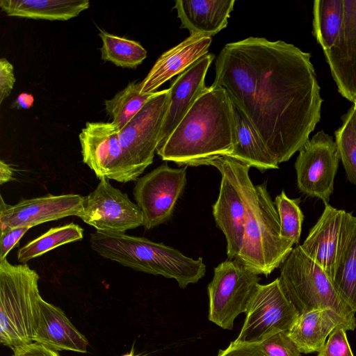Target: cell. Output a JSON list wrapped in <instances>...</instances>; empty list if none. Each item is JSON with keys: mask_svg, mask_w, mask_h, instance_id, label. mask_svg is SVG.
<instances>
[{"mask_svg": "<svg viewBox=\"0 0 356 356\" xmlns=\"http://www.w3.org/2000/svg\"><path fill=\"white\" fill-rule=\"evenodd\" d=\"M215 70L213 84L224 89L278 164L309 139L323 103L309 53L282 40L249 37L226 44Z\"/></svg>", "mask_w": 356, "mask_h": 356, "instance_id": "obj_1", "label": "cell"}, {"mask_svg": "<svg viewBox=\"0 0 356 356\" xmlns=\"http://www.w3.org/2000/svg\"><path fill=\"white\" fill-rule=\"evenodd\" d=\"M234 140V106L222 88L207 87L167 140L157 147L163 161L198 166L231 152Z\"/></svg>", "mask_w": 356, "mask_h": 356, "instance_id": "obj_2", "label": "cell"}, {"mask_svg": "<svg viewBox=\"0 0 356 356\" xmlns=\"http://www.w3.org/2000/svg\"><path fill=\"white\" fill-rule=\"evenodd\" d=\"M231 159L247 214L242 247L235 259L252 273L267 276L282 266L293 243L280 236L278 213L266 184L254 185L250 168Z\"/></svg>", "mask_w": 356, "mask_h": 356, "instance_id": "obj_3", "label": "cell"}, {"mask_svg": "<svg viewBox=\"0 0 356 356\" xmlns=\"http://www.w3.org/2000/svg\"><path fill=\"white\" fill-rule=\"evenodd\" d=\"M90 243L105 259L137 271L175 279L182 289L197 282L206 273L202 257L194 259L145 237L96 231L90 234Z\"/></svg>", "mask_w": 356, "mask_h": 356, "instance_id": "obj_4", "label": "cell"}, {"mask_svg": "<svg viewBox=\"0 0 356 356\" xmlns=\"http://www.w3.org/2000/svg\"><path fill=\"white\" fill-rule=\"evenodd\" d=\"M38 281L27 264L0 261V341L13 350L34 342L42 298Z\"/></svg>", "mask_w": 356, "mask_h": 356, "instance_id": "obj_5", "label": "cell"}, {"mask_svg": "<svg viewBox=\"0 0 356 356\" xmlns=\"http://www.w3.org/2000/svg\"><path fill=\"white\" fill-rule=\"evenodd\" d=\"M285 295L300 314L330 308L356 325L352 308L335 289L323 269L302 250L293 248L282 264L278 277Z\"/></svg>", "mask_w": 356, "mask_h": 356, "instance_id": "obj_6", "label": "cell"}, {"mask_svg": "<svg viewBox=\"0 0 356 356\" xmlns=\"http://www.w3.org/2000/svg\"><path fill=\"white\" fill-rule=\"evenodd\" d=\"M261 278L236 259H228L214 268L208 285V318L225 330H232L235 318L245 313Z\"/></svg>", "mask_w": 356, "mask_h": 356, "instance_id": "obj_7", "label": "cell"}, {"mask_svg": "<svg viewBox=\"0 0 356 356\" xmlns=\"http://www.w3.org/2000/svg\"><path fill=\"white\" fill-rule=\"evenodd\" d=\"M300 313L283 291L279 278L259 284L245 312L236 343L259 344L270 336L288 331Z\"/></svg>", "mask_w": 356, "mask_h": 356, "instance_id": "obj_8", "label": "cell"}, {"mask_svg": "<svg viewBox=\"0 0 356 356\" xmlns=\"http://www.w3.org/2000/svg\"><path fill=\"white\" fill-rule=\"evenodd\" d=\"M119 132L113 122H88L79 137L83 161L98 179L127 183L139 176L124 153Z\"/></svg>", "mask_w": 356, "mask_h": 356, "instance_id": "obj_9", "label": "cell"}, {"mask_svg": "<svg viewBox=\"0 0 356 356\" xmlns=\"http://www.w3.org/2000/svg\"><path fill=\"white\" fill-rule=\"evenodd\" d=\"M170 89L157 91L119 132L127 158L140 176L152 163L169 106Z\"/></svg>", "mask_w": 356, "mask_h": 356, "instance_id": "obj_10", "label": "cell"}, {"mask_svg": "<svg viewBox=\"0 0 356 356\" xmlns=\"http://www.w3.org/2000/svg\"><path fill=\"white\" fill-rule=\"evenodd\" d=\"M356 217L329 204L300 247L332 282L351 240Z\"/></svg>", "mask_w": 356, "mask_h": 356, "instance_id": "obj_11", "label": "cell"}, {"mask_svg": "<svg viewBox=\"0 0 356 356\" xmlns=\"http://www.w3.org/2000/svg\"><path fill=\"white\" fill-rule=\"evenodd\" d=\"M295 162L297 186L303 194L327 204L334 191L340 161L335 140L323 130L318 131L298 151Z\"/></svg>", "mask_w": 356, "mask_h": 356, "instance_id": "obj_12", "label": "cell"}, {"mask_svg": "<svg viewBox=\"0 0 356 356\" xmlns=\"http://www.w3.org/2000/svg\"><path fill=\"white\" fill-rule=\"evenodd\" d=\"M186 184V166L173 168L163 164L137 179L133 193L147 229L170 219Z\"/></svg>", "mask_w": 356, "mask_h": 356, "instance_id": "obj_13", "label": "cell"}, {"mask_svg": "<svg viewBox=\"0 0 356 356\" xmlns=\"http://www.w3.org/2000/svg\"><path fill=\"white\" fill-rule=\"evenodd\" d=\"M78 217L97 232L104 233L124 234L143 225L138 205L106 177L101 178L96 188L85 196Z\"/></svg>", "mask_w": 356, "mask_h": 356, "instance_id": "obj_14", "label": "cell"}, {"mask_svg": "<svg viewBox=\"0 0 356 356\" xmlns=\"http://www.w3.org/2000/svg\"><path fill=\"white\" fill-rule=\"evenodd\" d=\"M221 175L218 199L213 205V215L227 241L229 259H235L242 247L246 222V206L235 175L231 157H216L209 161Z\"/></svg>", "mask_w": 356, "mask_h": 356, "instance_id": "obj_15", "label": "cell"}, {"mask_svg": "<svg viewBox=\"0 0 356 356\" xmlns=\"http://www.w3.org/2000/svg\"><path fill=\"white\" fill-rule=\"evenodd\" d=\"M85 196L78 194L47 195L22 199L14 205L0 197V230L18 227H32L67 216H79Z\"/></svg>", "mask_w": 356, "mask_h": 356, "instance_id": "obj_16", "label": "cell"}, {"mask_svg": "<svg viewBox=\"0 0 356 356\" xmlns=\"http://www.w3.org/2000/svg\"><path fill=\"white\" fill-rule=\"evenodd\" d=\"M344 18L339 35L324 54L340 94L356 102V0H343Z\"/></svg>", "mask_w": 356, "mask_h": 356, "instance_id": "obj_17", "label": "cell"}, {"mask_svg": "<svg viewBox=\"0 0 356 356\" xmlns=\"http://www.w3.org/2000/svg\"><path fill=\"white\" fill-rule=\"evenodd\" d=\"M213 58V54H207L179 74L172 82L169 88V106L158 147L170 136L196 99L207 87L205 77Z\"/></svg>", "mask_w": 356, "mask_h": 356, "instance_id": "obj_18", "label": "cell"}, {"mask_svg": "<svg viewBox=\"0 0 356 356\" xmlns=\"http://www.w3.org/2000/svg\"><path fill=\"white\" fill-rule=\"evenodd\" d=\"M212 37L191 34L184 40L162 54L140 82V92H156L168 80L181 74L196 61L209 54Z\"/></svg>", "mask_w": 356, "mask_h": 356, "instance_id": "obj_19", "label": "cell"}, {"mask_svg": "<svg viewBox=\"0 0 356 356\" xmlns=\"http://www.w3.org/2000/svg\"><path fill=\"white\" fill-rule=\"evenodd\" d=\"M339 327L346 331L356 328L333 309H318L300 314L287 334L301 353H318Z\"/></svg>", "mask_w": 356, "mask_h": 356, "instance_id": "obj_20", "label": "cell"}, {"mask_svg": "<svg viewBox=\"0 0 356 356\" xmlns=\"http://www.w3.org/2000/svg\"><path fill=\"white\" fill-rule=\"evenodd\" d=\"M53 350L87 353L88 341L70 322L63 311L42 298L40 316L34 339Z\"/></svg>", "mask_w": 356, "mask_h": 356, "instance_id": "obj_21", "label": "cell"}, {"mask_svg": "<svg viewBox=\"0 0 356 356\" xmlns=\"http://www.w3.org/2000/svg\"><path fill=\"white\" fill-rule=\"evenodd\" d=\"M235 0H177L174 8L181 28L191 34L213 36L225 29Z\"/></svg>", "mask_w": 356, "mask_h": 356, "instance_id": "obj_22", "label": "cell"}, {"mask_svg": "<svg viewBox=\"0 0 356 356\" xmlns=\"http://www.w3.org/2000/svg\"><path fill=\"white\" fill-rule=\"evenodd\" d=\"M90 6L88 0H1L8 16L47 20H68Z\"/></svg>", "mask_w": 356, "mask_h": 356, "instance_id": "obj_23", "label": "cell"}, {"mask_svg": "<svg viewBox=\"0 0 356 356\" xmlns=\"http://www.w3.org/2000/svg\"><path fill=\"white\" fill-rule=\"evenodd\" d=\"M234 140L227 156L233 158L250 168L264 172L277 169L279 164L271 156L255 130L234 106Z\"/></svg>", "mask_w": 356, "mask_h": 356, "instance_id": "obj_24", "label": "cell"}, {"mask_svg": "<svg viewBox=\"0 0 356 356\" xmlns=\"http://www.w3.org/2000/svg\"><path fill=\"white\" fill-rule=\"evenodd\" d=\"M313 15V35L324 52L334 45L341 30L343 0H316Z\"/></svg>", "mask_w": 356, "mask_h": 356, "instance_id": "obj_25", "label": "cell"}, {"mask_svg": "<svg viewBox=\"0 0 356 356\" xmlns=\"http://www.w3.org/2000/svg\"><path fill=\"white\" fill-rule=\"evenodd\" d=\"M83 238V228L73 222L52 227L19 248L17 260L22 264H26L30 260L54 248L81 241Z\"/></svg>", "mask_w": 356, "mask_h": 356, "instance_id": "obj_26", "label": "cell"}, {"mask_svg": "<svg viewBox=\"0 0 356 356\" xmlns=\"http://www.w3.org/2000/svg\"><path fill=\"white\" fill-rule=\"evenodd\" d=\"M156 92L141 93L140 82H130L113 98L104 101L106 111L112 118V122L121 130Z\"/></svg>", "mask_w": 356, "mask_h": 356, "instance_id": "obj_27", "label": "cell"}, {"mask_svg": "<svg viewBox=\"0 0 356 356\" xmlns=\"http://www.w3.org/2000/svg\"><path fill=\"white\" fill-rule=\"evenodd\" d=\"M99 35L102 40V59L121 67L135 68L147 57V51L138 42L104 31Z\"/></svg>", "mask_w": 356, "mask_h": 356, "instance_id": "obj_28", "label": "cell"}, {"mask_svg": "<svg viewBox=\"0 0 356 356\" xmlns=\"http://www.w3.org/2000/svg\"><path fill=\"white\" fill-rule=\"evenodd\" d=\"M341 126L335 131L340 160L348 180L356 186V107L355 104L342 118Z\"/></svg>", "mask_w": 356, "mask_h": 356, "instance_id": "obj_29", "label": "cell"}, {"mask_svg": "<svg viewBox=\"0 0 356 356\" xmlns=\"http://www.w3.org/2000/svg\"><path fill=\"white\" fill-rule=\"evenodd\" d=\"M332 283L340 296L356 313V225Z\"/></svg>", "mask_w": 356, "mask_h": 356, "instance_id": "obj_30", "label": "cell"}, {"mask_svg": "<svg viewBox=\"0 0 356 356\" xmlns=\"http://www.w3.org/2000/svg\"><path fill=\"white\" fill-rule=\"evenodd\" d=\"M300 200L291 199L284 191L276 196L275 205L280 224V236L282 238L298 244L302 232L304 215L299 206Z\"/></svg>", "mask_w": 356, "mask_h": 356, "instance_id": "obj_31", "label": "cell"}, {"mask_svg": "<svg viewBox=\"0 0 356 356\" xmlns=\"http://www.w3.org/2000/svg\"><path fill=\"white\" fill-rule=\"evenodd\" d=\"M259 345L267 356H300L301 354L287 331L277 332Z\"/></svg>", "mask_w": 356, "mask_h": 356, "instance_id": "obj_32", "label": "cell"}, {"mask_svg": "<svg viewBox=\"0 0 356 356\" xmlns=\"http://www.w3.org/2000/svg\"><path fill=\"white\" fill-rule=\"evenodd\" d=\"M317 356H354L347 339L346 330L342 327H337Z\"/></svg>", "mask_w": 356, "mask_h": 356, "instance_id": "obj_33", "label": "cell"}, {"mask_svg": "<svg viewBox=\"0 0 356 356\" xmlns=\"http://www.w3.org/2000/svg\"><path fill=\"white\" fill-rule=\"evenodd\" d=\"M29 229V227H18L0 230V261L6 259L9 252Z\"/></svg>", "mask_w": 356, "mask_h": 356, "instance_id": "obj_34", "label": "cell"}, {"mask_svg": "<svg viewBox=\"0 0 356 356\" xmlns=\"http://www.w3.org/2000/svg\"><path fill=\"white\" fill-rule=\"evenodd\" d=\"M15 78L13 65L5 58L0 59V104L10 94Z\"/></svg>", "mask_w": 356, "mask_h": 356, "instance_id": "obj_35", "label": "cell"}, {"mask_svg": "<svg viewBox=\"0 0 356 356\" xmlns=\"http://www.w3.org/2000/svg\"><path fill=\"white\" fill-rule=\"evenodd\" d=\"M217 356H267L259 344L231 342L228 347L220 350Z\"/></svg>", "mask_w": 356, "mask_h": 356, "instance_id": "obj_36", "label": "cell"}, {"mask_svg": "<svg viewBox=\"0 0 356 356\" xmlns=\"http://www.w3.org/2000/svg\"><path fill=\"white\" fill-rule=\"evenodd\" d=\"M12 356H59V355L56 350L33 342L15 349Z\"/></svg>", "mask_w": 356, "mask_h": 356, "instance_id": "obj_37", "label": "cell"}, {"mask_svg": "<svg viewBox=\"0 0 356 356\" xmlns=\"http://www.w3.org/2000/svg\"><path fill=\"white\" fill-rule=\"evenodd\" d=\"M34 104V97L31 94L22 92L20 93L15 100L12 107L17 108L29 109Z\"/></svg>", "mask_w": 356, "mask_h": 356, "instance_id": "obj_38", "label": "cell"}, {"mask_svg": "<svg viewBox=\"0 0 356 356\" xmlns=\"http://www.w3.org/2000/svg\"><path fill=\"white\" fill-rule=\"evenodd\" d=\"M14 170L11 165L4 161H0V184H6L13 179Z\"/></svg>", "mask_w": 356, "mask_h": 356, "instance_id": "obj_39", "label": "cell"}, {"mask_svg": "<svg viewBox=\"0 0 356 356\" xmlns=\"http://www.w3.org/2000/svg\"><path fill=\"white\" fill-rule=\"evenodd\" d=\"M121 356H145V355H135L134 354V346L133 345L129 353H125Z\"/></svg>", "mask_w": 356, "mask_h": 356, "instance_id": "obj_40", "label": "cell"}, {"mask_svg": "<svg viewBox=\"0 0 356 356\" xmlns=\"http://www.w3.org/2000/svg\"><path fill=\"white\" fill-rule=\"evenodd\" d=\"M353 104H355V107H356V102L355 103H353Z\"/></svg>", "mask_w": 356, "mask_h": 356, "instance_id": "obj_41", "label": "cell"}]
</instances>
